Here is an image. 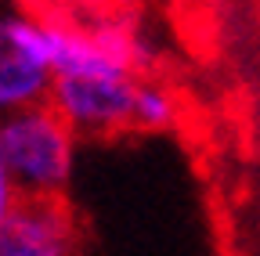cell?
<instances>
[{
	"label": "cell",
	"instance_id": "cell-1",
	"mask_svg": "<svg viewBox=\"0 0 260 256\" xmlns=\"http://www.w3.org/2000/svg\"><path fill=\"white\" fill-rule=\"evenodd\" d=\"M76 134L47 105L0 119V159L18 199L65 202L76 173Z\"/></svg>",
	"mask_w": 260,
	"mask_h": 256
},
{
	"label": "cell",
	"instance_id": "cell-2",
	"mask_svg": "<svg viewBox=\"0 0 260 256\" xmlns=\"http://www.w3.org/2000/svg\"><path fill=\"white\" fill-rule=\"evenodd\" d=\"M138 80L141 76H130V72L54 76L47 90V108L76 134V141L119 137V134H130Z\"/></svg>",
	"mask_w": 260,
	"mask_h": 256
},
{
	"label": "cell",
	"instance_id": "cell-3",
	"mask_svg": "<svg viewBox=\"0 0 260 256\" xmlns=\"http://www.w3.org/2000/svg\"><path fill=\"white\" fill-rule=\"evenodd\" d=\"M51 61L44 18L29 11L0 15V119L47 105Z\"/></svg>",
	"mask_w": 260,
	"mask_h": 256
},
{
	"label": "cell",
	"instance_id": "cell-4",
	"mask_svg": "<svg viewBox=\"0 0 260 256\" xmlns=\"http://www.w3.org/2000/svg\"><path fill=\"white\" fill-rule=\"evenodd\" d=\"M80 228L65 202L22 199L0 228V256H76Z\"/></svg>",
	"mask_w": 260,
	"mask_h": 256
},
{
	"label": "cell",
	"instance_id": "cell-5",
	"mask_svg": "<svg viewBox=\"0 0 260 256\" xmlns=\"http://www.w3.org/2000/svg\"><path fill=\"white\" fill-rule=\"evenodd\" d=\"M184 101L181 94L159 76H141L134 87V112H130V134H162L181 123Z\"/></svg>",
	"mask_w": 260,
	"mask_h": 256
},
{
	"label": "cell",
	"instance_id": "cell-6",
	"mask_svg": "<svg viewBox=\"0 0 260 256\" xmlns=\"http://www.w3.org/2000/svg\"><path fill=\"white\" fill-rule=\"evenodd\" d=\"M18 191H15V184H11V177H8V170H4V159H0V228L11 220V213L18 209Z\"/></svg>",
	"mask_w": 260,
	"mask_h": 256
},
{
	"label": "cell",
	"instance_id": "cell-7",
	"mask_svg": "<svg viewBox=\"0 0 260 256\" xmlns=\"http://www.w3.org/2000/svg\"><path fill=\"white\" fill-rule=\"evenodd\" d=\"M94 11H109V15H138L148 0H83Z\"/></svg>",
	"mask_w": 260,
	"mask_h": 256
}]
</instances>
